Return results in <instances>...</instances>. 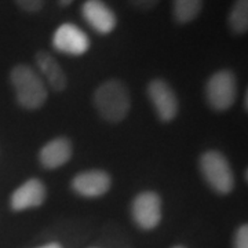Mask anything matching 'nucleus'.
Masks as SVG:
<instances>
[{"label": "nucleus", "instance_id": "obj_13", "mask_svg": "<svg viewBox=\"0 0 248 248\" xmlns=\"http://www.w3.org/2000/svg\"><path fill=\"white\" fill-rule=\"evenodd\" d=\"M204 0H172L171 14L178 25H187L202 14Z\"/></svg>", "mask_w": 248, "mask_h": 248}, {"label": "nucleus", "instance_id": "obj_14", "mask_svg": "<svg viewBox=\"0 0 248 248\" xmlns=\"http://www.w3.org/2000/svg\"><path fill=\"white\" fill-rule=\"evenodd\" d=\"M226 25L232 35L243 36L248 31V0H234L228 13Z\"/></svg>", "mask_w": 248, "mask_h": 248}, {"label": "nucleus", "instance_id": "obj_2", "mask_svg": "<svg viewBox=\"0 0 248 248\" xmlns=\"http://www.w3.org/2000/svg\"><path fill=\"white\" fill-rule=\"evenodd\" d=\"M9 79L19 107L27 110H37L45 105L48 98V90L45 80L33 66L28 63L14 65L10 71Z\"/></svg>", "mask_w": 248, "mask_h": 248}, {"label": "nucleus", "instance_id": "obj_21", "mask_svg": "<svg viewBox=\"0 0 248 248\" xmlns=\"http://www.w3.org/2000/svg\"><path fill=\"white\" fill-rule=\"evenodd\" d=\"M172 248H185L184 246H175V247H172Z\"/></svg>", "mask_w": 248, "mask_h": 248}, {"label": "nucleus", "instance_id": "obj_16", "mask_svg": "<svg viewBox=\"0 0 248 248\" xmlns=\"http://www.w3.org/2000/svg\"><path fill=\"white\" fill-rule=\"evenodd\" d=\"M130 6H133L134 9L138 11H143L148 13L153 10L156 6H159V3L161 0H127Z\"/></svg>", "mask_w": 248, "mask_h": 248}, {"label": "nucleus", "instance_id": "obj_5", "mask_svg": "<svg viewBox=\"0 0 248 248\" xmlns=\"http://www.w3.org/2000/svg\"><path fill=\"white\" fill-rule=\"evenodd\" d=\"M146 94L160 122L170 123L178 116L179 102L174 89L164 79L155 78L148 83Z\"/></svg>", "mask_w": 248, "mask_h": 248}, {"label": "nucleus", "instance_id": "obj_15", "mask_svg": "<svg viewBox=\"0 0 248 248\" xmlns=\"http://www.w3.org/2000/svg\"><path fill=\"white\" fill-rule=\"evenodd\" d=\"M18 9L27 14H39L45 9L46 0H13Z\"/></svg>", "mask_w": 248, "mask_h": 248}, {"label": "nucleus", "instance_id": "obj_1", "mask_svg": "<svg viewBox=\"0 0 248 248\" xmlns=\"http://www.w3.org/2000/svg\"><path fill=\"white\" fill-rule=\"evenodd\" d=\"M93 104L98 115L105 122L122 123L130 113L131 95L124 81L112 78L102 81L95 89Z\"/></svg>", "mask_w": 248, "mask_h": 248}, {"label": "nucleus", "instance_id": "obj_17", "mask_svg": "<svg viewBox=\"0 0 248 248\" xmlns=\"http://www.w3.org/2000/svg\"><path fill=\"white\" fill-rule=\"evenodd\" d=\"M234 248H248V226L241 225L234 234Z\"/></svg>", "mask_w": 248, "mask_h": 248}, {"label": "nucleus", "instance_id": "obj_18", "mask_svg": "<svg viewBox=\"0 0 248 248\" xmlns=\"http://www.w3.org/2000/svg\"><path fill=\"white\" fill-rule=\"evenodd\" d=\"M73 1H75V0H58V6H60V7H69Z\"/></svg>", "mask_w": 248, "mask_h": 248}, {"label": "nucleus", "instance_id": "obj_3", "mask_svg": "<svg viewBox=\"0 0 248 248\" xmlns=\"http://www.w3.org/2000/svg\"><path fill=\"white\" fill-rule=\"evenodd\" d=\"M199 170L205 184L218 195H229L234 189V174L228 157L219 151H207L199 159Z\"/></svg>", "mask_w": 248, "mask_h": 248}, {"label": "nucleus", "instance_id": "obj_11", "mask_svg": "<svg viewBox=\"0 0 248 248\" xmlns=\"http://www.w3.org/2000/svg\"><path fill=\"white\" fill-rule=\"evenodd\" d=\"M35 63L37 73L42 79L46 80V83L53 91L62 93L68 87V76L53 54L46 50H39L35 54Z\"/></svg>", "mask_w": 248, "mask_h": 248}, {"label": "nucleus", "instance_id": "obj_19", "mask_svg": "<svg viewBox=\"0 0 248 248\" xmlns=\"http://www.w3.org/2000/svg\"><path fill=\"white\" fill-rule=\"evenodd\" d=\"M37 248H62V246L60 243H48V244H45V246Z\"/></svg>", "mask_w": 248, "mask_h": 248}, {"label": "nucleus", "instance_id": "obj_12", "mask_svg": "<svg viewBox=\"0 0 248 248\" xmlns=\"http://www.w3.org/2000/svg\"><path fill=\"white\" fill-rule=\"evenodd\" d=\"M73 155L72 142L65 137H57L42 146L39 161L47 170H57L65 166Z\"/></svg>", "mask_w": 248, "mask_h": 248}, {"label": "nucleus", "instance_id": "obj_8", "mask_svg": "<svg viewBox=\"0 0 248 248\" xmlns=\"http://www.w3.org/2000/svg\"><path fill=\"white\" fill-rule=\"evenodd\" d=\"M80 11L86 24L98 35H109L117 27L116 13L104 0H84Z\"/></svg>", "mask_w": 248, "mask_h": 248}, {"label": "nucleus", "instance_id": "obj_7", "mask_svg": "<svg viewBox=\"0 0 248 248\" xmlns=\"http://www.w3.org/2000/svg\"><path fill=\"white\" fill-rule=\"evenodd\" d=\"M51 45L61 54L71 57H81L91 47L89 35L72 22H63L54 31Z\"/></svg>", "mask_w": 248, "mask_h": 248}, {"label": "nucleus", "instance_id": "obj_10", "mask_svg": "<svg viewBox=\"0 0 248 248\" xmlns=\"http://www.w3.org/2000/svg\"><path fill=\"white\" fill-rule=\"evenodd\" d=\"M47 189L39 178H29L19 185L10 196V207L13 211L19 213L29 208L40 207L46 202Z\"/></svg>", "mask_w": 248, "mask_h": 248}, {"label": "nucleus", "instance_id": "obj_4", "mask_svg": "<svg viewBox=\"0 0 248 248\" xmlns=\"http://www.w3.org/2000/svg\"><path fill=\"white\" fill-rule=\"evenodd\" d=\"M237 79L231 69L214 72L204 86L205 101L217 112H225L233 107L237 98Z\"/></svg>", "mask_w": 248, "mask_h": 248}, {"label": "nucleus", "instance_id": "obj_6", "mask_svg": "<svg viewBox=\"0 0 248 248\" xmlns=\"http://www.w3.org/2000/svg\"><path fill=\"white\" fill-rule=\"evenodd\" d=\"M131 217L135 225L143 231L157 228L163 218L161 197L153 190H143L138 193L131 203Z\"/></svg>", "mask_w": 248, "mask_h": 248}, {"label": "nucleus", "instance_id": "obj_9", "mask_svg": "<svg viewBox=\"0 0 248 248\" xmlns=\"http://www.w3.org/2000/svg\"><path fill=\"white\" fill-rule=\"evenodd\" d=\"M71 186L76 195L95 199L109 192L112 186V178L104 170H86L73 177Z\"/></svg>", "mask_w": 248, "mask_h": 248}, {"label": "nucleus", "instance_id": "obj_20", "mask_svg": "<svg viewBox=\"0 0 248 248\" xmlns=\"http://www.w3.org/2000/svg\"><path fill=\"white\" fill-rule=\"evenodd\" d=\"M247 95H248V93L246 91V95H244V109L247 110Z\"/></svg>", "mask_w": 248, "mask_h": 248}]
</instances>
